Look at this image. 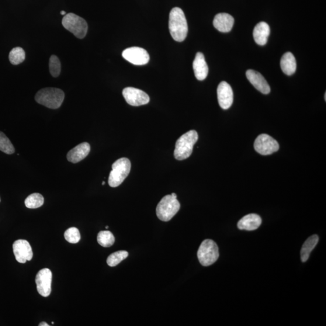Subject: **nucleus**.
I'll list each match as a JSON object with an SVG mask.
<instances>
[{
    "instance_id": "nucleus-2",
    "label": "nucleus",
    "mask_w": 326,
    "mask_h": 326,
    "mask_svg": "<svg viewBox=\"0 0 326 326\" xmlns=\"http://www.w3.org/2000/svg\"><path fill=\"white\" fill-rule=\"evenodd\" d=\"M37 102L50 109H58L64 102L65 94L56 88H46L40 90L35 95Z\"/></svg>"
},
{
    "instance_id": "nucleus-14",
    "label": "nucleus",
    "mask_w": 326,
    "mask_h": 326,
    "mask_svg": "<svg viewBox=\"0 0 326 326\" xmlns=\"http://www.w3.org/2000/svg\"><path fill=\"white\" fill-rule=\"evenodd\" d=\"M248 81L255 87L264 95L270 93V88L268 82L263 76L259 72L253 70H248L246 72Z\"/></svg>"
},
{
    "instance_id": "nucleus-5",
    "label": "nucleus",
    "mask_w": 326,
    "mask_h": 326,
    "mask_svg": "<svg viewBox=\"0 0 326 326\" xmlns=\"http://www.w3.org/2000/svg\"><path fill=\"white\" fill-rule=\"evenodd\" d=\"M180 209V204L176 197L172 195L162 197L156 209V213L159 220L168 222L178 213Z\"/></svg>"
},
{
    "instance_id": "nucleus-28",
    "label": "nucleus",
    "mask_w": 326,
    "mask_h": 326,
    "mask_svg": "<svg viewBox=\"0 0 326 326\" xmlns=\"http://www.w3.org/2000/svg\"><path fill=\"white\" fill-rule=\"evenodd\" d=\"M49 69L50 74L53 77L57 78L60 76L61 71V62L55 55H52L50 58Z\"/></svg>"
},
{
    "instance_id": "nucleus-22",
    "label": "nucleus",
    "mask_w": 326,
    "mask_h": 326,
    "mask_svg": "<svg viewBox=\"0 0 326 326\" xmlns=\"http://www.w3.org/2000/svg\"><path fill=\"white\" fill-rule=\"evenodd\" d=\"M44 203V198L40 193L31 194L25 200V206L28 209H38L42 206Z\"/></svg>"
},
{
    "instance_id": "nucleus-7",
    "label": "nucleus",
    "mask_w": 326,
    "mask_h": 326,
    "mask_svg": "<svg viewBox=\"0 0 326 326\" xmlns=\"http://www.w3.org/2000/svg\"><path fill=\"white\" fill-rule=\"evenodd\" d=\"M62 24L65 29L79 39L84 38L87 33L88 24L86 21L75 13L66 14L62 19Z\"/></svg>"
},
{
    "instance_id": "nucleus-12",
    "label": "nucleus",
    "mask_w": 326,
    "mask_h": 326,
    "mask_svg": "<svg viewBox=\"0 0 326 326\" xmlns=\"http://www.w3.org/2000/svg\"><path fill=\"white\" fill-rule=\"evenodd\" d=\"M13 250L15 259L19 263H25L33 258L32 247L28 241L23 239H20L13 243Z\"/></svg>"
},
{
    "instance_id": "nucleus-13",
    "label": "nucleus",
    "mask_w": 326,
    "mask_h": 326,
    "mask_svg": "<svg viewBox=\"0 0 326 326\" xmlns=\"http://www.w3.org/2000/svg\"><path fill=\"white\" fill-rule=\"evenodd\" d=\"M218 102L223 110L230 108L233 102V92L231 86L223 81L218 85L217 89Z\"/></svg>"
},
{
    "instance_id": "nucleus-30",
    "label": "nucleus",
    "mask_w": 326,
    "mask_h": 326,
    "mask_svg": "<svg viewBox=\"0 0 326 326\" xmlns=\"http://www.w3.org/2000/svg\"><path fill=\"white\" fill-rule=\"evenodd\" d=\"M61 14L62 15H66V12L65 11H64V10H62V11L61 12Z\"/></svg>"
},
{
    "instance_id": "nucleus-3",
    "label": "nucleus",
    "mask_w": 326,
    "mask_h": 326,
    "mask_svg": "<svg viewBox=\"0 0 326 326\" xmlns=\"http://www.w3.org/2000/svg\"><path fill=\"white\" fill-rule=\"evenodd\" d=\"M198 140V134L195 130L187 132L176 142L174 157L178 160L188 158L192 154L194 145Z\"/></svg>"
},
{
    "instance_id": "nucleus-9",
    "label": "nucleus",
    "mask_w": 326,
    "mask_h": 326,
    "mask_svg": "<svg viewBox=\"0 0 326 326\" xmlns=\"http://www.w3.org/2000/svg\"><path fill=\"white\" fill-rule=\"evenodd\" d=\"M122 57L130 63L135 65H143L148 63L150 57L148 51L143 48L133 47L126 48Z\"/></svg>"
},
{
    "instance_id": "nucleus-10",
    "label": "nucleus",
    "mask_w": 326,
    "mask_h": 326,
    "mask_svg": "<svg viewBox=\"0 0 326 326\" xmlns=\"http://www.w3.org/2000/svg\"><path fill=\"white\" fill-rule=\"evenodd\" d=\"M123 96L126 102L131 106H138L147 105L150 98L142 90L133 87H127L123 90Z\"/></svg>"
},
{
    "instance_id": "nucleus-17",
    "label": "nucleus",
    "mask_w": 326,
    "mask_h": 326,
    "mask_svg": "<svg viewBox=\"0 0 326 326\" xmlns=\"http://www.w3.org/2000/svg\"><path fill=\"white\" fill-rule=\"evenodd\" d=\"M193 68L195 77L199 81H203L207 77L209 74V67L204 55L201 52H198L196 55L193 62Z\"/></svg>"
},
{
    "instance_id": "nucleus-29",
    "label": "nucleus",
    "mask_w": 326,
    "mask_h": 326,
    "mask_svg": "<svg viewBox=\"0 0 326 326\" xmlns=\"http://www.w3.org/2000/svg\"><path fill=\"white\" fill-rule=\"evenodd\" d=\"M39 326H49V325H48L46 322H40Z\"/></svg>"
},
{
    "instance_id": "nucleus-24",
    "label": "nucleus",
    "mask_w": 326,
    "mask_h": 326,
    "mask_svg": "<svg viewBox=\"0 0 326 326\" xmlns=\"http://www.w3.org/2000/svg\"><path fill=\"white\" fill-rule=\"evenodd\" d=\"M9 58L10 63L13 65H19L25 60V51L22 47L13 48L10 52Z\"/></svg>"
},
{
    "instance_id": "nucleus-23",
    "label": "nucleus",
    "mask_w": 326,
    "mask_h": 326,
    "mask_svg": "<svg viewBox=\"0 0 326 326\" xmlns=\"http://www.w3.org/2000/svg\"><path fill=\"white\" fill-rule=\"evenodd\" d=\"M98 242L99 244L103 247H110L115 242L114 238L112 232L109 231H100L98 235Z\"/></svg>"
},
{
    "instance_id": "nucleus-31",
    "label": "nucleus",
    "mask_w": 326,
    "mask_h": 326,
    "mask_svg": "<svg viewBox=\"0 0 326 326\" xmlns=\"http://www.w3.org/2000/svg\"><path fill=\"white\" fill-rule=\"evenodd\" d=\"M105 185V182H102V185Z\"/></svg>"
},
{
    "instance_id": "nucleus-11",
    "label": "nucleus",
    "mask_w": 326,
    "mask_h": 326,
    "mask_svg": "<svg viewBox=\"0 0 326 326\" xmlns=\"http://www.w3.org/2000/svg\"><path fill=\"white\" fill-rule=\"evenodd\" d=\"M52 273L49 269L44 268L38 273L35 282L37 290L41 296L47 297L51 291Z\"/></svg>"
},
{
    "instance_id": "nucleus-4",
    "label": "nucleus",
    "mask_w": 326,
    "mask_h": 326,
    "mask_svg": "<svg viewBox=\"0 0 326 326\" xmlns=\"http://www.w3.org/2000/svg\"><path fill=\"white\" fill-rule=\"evenodd\" d=\"M131 163L127 158H121L113 163L112 171H111L108 179L110 187L119 186L130 174Z\"/></svg>"
},
{
    "instance_id": "nucleus-18",
    "label": "nucleus",
    "mask_w": 326,
    "mask_h": 326,
    "mask_svg": "<svg viewBox=\"0 0 326 326\" xmlns=\"http://www.w3.org/2000/svg\"><path fill=\"white\" fill-rule=\"evenodd\" d=\"M262 224L261 218L256 214H249L239 221L238 227L240 230H256Z\"/></svg>"
},
{
    "instance_id": "nucleus-21",
    "label": "nucleus",
    "mask_w": 326,
    "mask_h": 326,
    "mask_svg": "<svg viewBox=\"0 0 326 326\" xmlns=\"http://www.w3.org/2000/svg\"><path fill=\"white\" fill-rule=\"evenodd\" d=\"M319 241L317 235H313L309 238L304 243L302 248L301 249V259L303 262H306L312 250L316 247Z\"/></svg>"
},
{
    "instance_id": "nucleus-27",
    "label": "nucleus",
    "mask_w": 326,
    "mask_h": 326,
    "mask_svg": "<svg viewBox=\"0 0 326 326\" xmlns=\"http://www.w3.org/2000/svg\"><path fill=\"white\" fill-rule=\"evenodd\" d=\"M64 238L71 244H77L81 240V234L77 228L71 227L65 231Z\"/></svg>"
},
{
    "instance_id": "nucleus-33",
    "label": "nucleus",
    "mask_w": 326,
    "mask_h": 326,
    "mask_svg": "<svg viewBox=\"0 0 326 326\" xmlns=\"http://www.w3.org/2000/svg\"><path fill=\"white\" fill-rule=\"evenodd\" d=\"M108 228V226H106V229Z\"/></svg>"
},
{
    "instance_id": "nucleus-1",
    "label": "nucleus",
    "mask_w": 326,
    "mask_h": 326,
    "mask_svg": "<svg viewBox=\"0 0 326 326\" xmlns=\"http://www.w3.org/2000/svg\"><path fill=\"white\" fill-rule=\"evenodd\" d=\"M169 29L173 40L185 41L188 33V25L185 13L179 8H174L169 14Z\"/></svg>"
},
{
    "instance_id": "nucleus-16",
    "label": "nucleus",
    "mask_w": 326,
    "mask_h": 326,
    "mask_svg": "<svg viewBox=\"0 0 326 326\" xmlns=\"http://www.w3.org/2000/svg\"><path fill=\"white\" fill-rule=\"evenodd\" d=\"M233 17L226 13H218L213 20V26L223 33L230 32L234 25Z\"/></svg>"
},
{
    "instance_id": "nucleus-15",
    "label": "nucleus",
    "mask_w": 326,
    "mask_h": 326,
    "mask_svg": "<svg viewBox=\"0 0 326 326\" xmlns=\"http://www.w3.org/2000/svg\"><path fill=\"white\" fill-rule=\"evenodd\" d=\"M90 150H91V147L86 142L79 144L68 152L67 155L68 161L75 164L78 163L87 157Z\"/></svg>"
},
{
    "instance_id": "nucleus-32",
    "label": "nucleus",
    "mask_w": 326,
    "mask_h": 326,
    "mask_svg": "<svg viewBox=\"0 0 326 326\" xmlns=\"http://www.w3.org/2000/svg\"><path fill=\"white\" fill-rule=\"evenodd\" d=\"M324 98H325V100H326V94H325Z\"/></svg>"
},
{
    "instance_id": "nucleus-25",
    "label": "nucleus",
    "mask_w": 326,
    "mask_h": 326,
    "mask_svg": "<svg viewBox=\"0 0 326 326\" xmlns=\"http://www.w3.org/2000/svg\"><path fill=\"white\" fill-rule=\"evenodd\" d=\"M128 255L129 254L126 251H119L114 252L107 258V264L112 267L116 266L127 258Z\"/></svg>"
},
{
    "instance_id": "nucleus-6",
    "label": "nucleus",
    "mask_w": 326,
    "mask_h": 326,
    "mask_svg": "<svg viewBox=\"0 0 326 326\" xmlns=\"http://www.w3.org/2000/svg\"><path fill=\"white\" fill-rule=\"evenodd\" d=\"M197 255L201 265L209 266L219 258V248L213 241L206 239L201 244Z\"/></svg>"
},
{
    "instance_id": "nucleus-26",
    "label": "nucleus",
    "mask_w": 326,
    "mask_h": 326,
    "mask_svg": "<svg viewBox=\"0 0 326 326\" xmlns=\"http://www.w3.org/2000/svg\"><path fill=\"white\" fill-rule=\"evenodd\" d=\"M0 151L8 155L14 153L15 148L6 135L0 131Z\"/></svg>"
},
{
    "instance_id": "nucleus-8",
    "label": "nucleus",
    "mask_w": 326,
    "mask_h": 326,
    "mask_svg": "<svg viewBox=\"0 0 326 326\" xmlns=\"http://www.w3.org/2000/svg\"><path fill=\"white\" fill-rule=\"evenodd\" d=\"M254 147L256 151L262 155L273 154L279 149L278 142L265 134L259 135L255 140Z\"/></svg>"
},
{
    "instance_id": "nucleus-34",
    "label": "nucleus",
    "mask_w": 326,
    "mask_h": 326,
    "mask_svg": "<svg viewBox=\"0 0 326 326\" xmlns=\"http://www.w3.org/2000/svg\"><path fill=\"white\" fill-rule=\"evenodd\" d=\"M0 202H1V198H0Z\"/></svg>"
},
{
    "instance_id": "nucleus-19",
    "label": "nucleus",
    "mask_w": 326,
    "mask_h": 326,
    "mask_svg": "<svg viewBox=\"0 0 326 326\" xmlns=\"http://www.w3.org/2000/svg\"><path fill=\"white\" fill-rule=\"evenodd\" d=\"M270 34V28L265 22H260L255 27L253 31V37L255 42L259 46H265L268 41Z\"/></svg>"
},
{
    "instance_id": "nucleus-20",
    "label": "nucleus",
    "mask_w": 326,
    "mask_h": 326,
    "mask_svg": "<svg viewBox=\"0 0 326 326\" xmlns=\"http://www.w3.org/2000/svg\"><path fill=\"white\" fill-rule=\"evenodd\" d=\"M280 67L284 74L293 75L296 71L297 63L296 58L291 52L283 55L280 61Z\"/></svg>"
}]
</instances>
